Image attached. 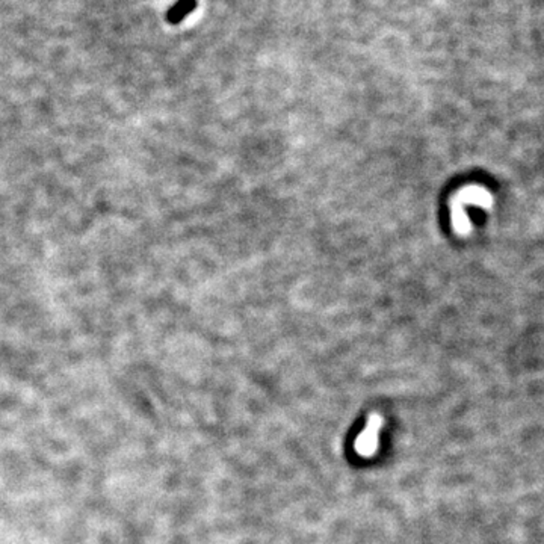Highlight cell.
<instances>
[{
	"mask_svg": "<svg viewBox=\"0 0 544 544\" xmlns=\"http://www.w3.org/2000/svg\"><path fill=\"white\" fill-rule=\"evenodd\" d=\"M383 428V417L377 413L371 414L366 423V428L355 440V450L361 457H372L378 450L380 431Z\"/></svg>",
	"mask_w": 544,
	"mask_h": 544,
	"instance_id": "obj_1",
	"label": "cell"
},
{
	"mask_svg": "<svg viewBox=\"0 0 544 544\" xmlns=\"http://www.w3.org/2000/svg\"><path fill=\"white\" fill-rule=\"evenodd\" d=\"M194 7H195L194 0H178V2L171 10H168V14H166L168 22H171V23L181 22L192 11Z\"/></svg>",
	"mask_w": 544,
	"mask_h": 544,
	"instance_id": "obj_2",
	"label": "cell"
}]
</instances>
